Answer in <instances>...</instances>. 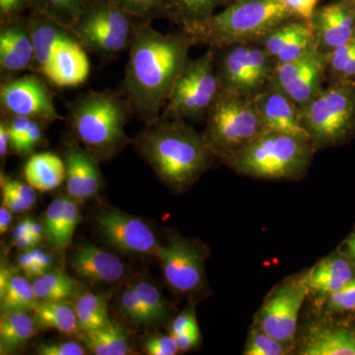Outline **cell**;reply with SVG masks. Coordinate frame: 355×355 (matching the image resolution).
I'll list each match as a JSON object with an SVG mask.
<instances>
[{"label": "cell", "mask_w": 355, "mask_h": 355, "mask_svg": "<svg viewBox=\"0 0 355 355\" xmlns=\"http://www.w3.org/2000/svg\"><path fill=\"white\" fill-rule=\"evenodd\" d=\"M197 42L188 33L164 34L142 22L128 48L123 94L133 114L147 123L160 119Z\"/></svg>", "instance_id": "obj_1"}, {"label": "cell", "mask_w": 355, "mask_h": 355, "mask_svg": "<svg viewBox=\"0 0 355 355\" xmlns=\"http://www.w3.org/2000/svg\"><path fill=\"white\" fill-rule=\"evenodd\" d=\"M135 146L154 172L173 188H186L209 169L214 155L202 133L182 120L147 123Z\"/></svg>", "instance_id": "obj_2"}, {"label": "cell", "mask_w": 355, "mask_h": 355, "mask_svg": "<svg viewBox=\"0 0 355 355\" xmlns=\"http://www.w3.org/2000/svg\"><path fill=\"white\" fill-rule=\"evenodd\" d=\"M74 135L96 158L107 159L130 142L125 125L133 114L123 92L89 90L67 106Z\"/></svg>", "instance_id": "obj_3"}, {"label": "cell", "mask_w": 355, "mask_h": 355, "mask_svg": "<svg viewBox=\"0 0 355 355\" xmlns=\"http://www.w3.org/2000/svg\"><path fill=\"white\" fill-rule=\"evenodd\" d=\"M296 19L280 0H231L223 10L183 31L197 44L221 48L257 41L277 26Z\"/></svg>", "instance_id": "obj_4"}, {"label": "cell", "mask_w": 355, "mask_h": 355, "mask_svg": "<svg viewBox=\"0 0 355 355\" xmlns=\"http://www.w3.org/2000/svg\"><path fill=\"white\" fill-rule=\"evenodd\" d=\"M315 150L310 140L266 130L223 162L258 179H297L309 167Z\"/></svg>", "instance_id": "obj_5"}, {"label": "cell", "mask_w": 355, "mask_h": 355, "mask_svg": "<svg viewBox=\"0 0 355 355\" xmlns=\"http://www.w3.org/2000/svg\"><path fill=\"white\" fill-rule=\"evenodd\" d=\"M205 123V144L214 157L222 161L268 130L254 98L222 90Z\"/></svg>", "instance_id": "obj_6"}, {"label": "cell", "mask_w": 355, "mask_h": 355, "mask_svg": "<svg viewBox=\"0 0 355 355\" xmlns=\"http://www.w3.org/2000/svg\"><path fill=\"white\" fill-rule=\"evenodd\" d=\"M141 23L113 0H87L70 29L87 53L107 62L128 50Z\"/></svg>", "instance_id": "obj_7"}, {"label": "cell", "mask_w": 355, "mask_h": 355, "mask_svg": "<svg viewBox=\"0 0 355 355\" xmlns=\"http://www.w3.org/2000/svg\"><path fill=\"white\" fill-rule=\"evenodd\" d=\"M299 119L315 149L345 141L355 130V83L329 84L299 108Z\"/></svg>", "instance_id": "obj_8"}, {"label": "cell", "mask_w": 355, "mask_h": 355, "mask_svg": "<svg viewBox=\"0 0 355 355\" xmlns=\"http://www.w3.org/2000/svg\"><path fill=\"white\" fill-rule=\"evenodd\" d=\"M221 89L214 67V49L190 64L179 77L161 114L164 120L205 121Z\"/></svg>", "instance_id": "obj_9"}, {"label": "cell", "mask_w": 355, "mask_h": 355, "mask_svg": "<svg viewBox=\"0 0 355 355\" xmlns=\"http://www.w3.org/2000/svg\"><path fill=\"white\" fill-rule=\"evenodd\" d=\"M214 67L222 91L254 98L265 90L277 64L251 42L214 49Z\"/></svg>", "instance_id": "obj_10"}, {"label": "cell", "mask_w": 355, "mask_h": 355, "mask_svg": "<svg viewBox=\"0 0 355 355\" xmlns=\"http://www.w3.org/2000/svg\"><path fill=\"white\" fill-rule=\"evenodd\" d=\"M0 108L2 114L26 116L44 123L64 120L55 108L48 84L35 72L1 83Z\"/></svg>", "instance_id": "obj_11"}, {"label": "cell", "mask_w": 355, "mask_h": 355, "mask_svg": "<svg viewBox=\"0 0 355 355\" xmlns=\"http://www.w3.org/2000/svg\"><path fill=\"white\" fill-rule=\"evenodd\" d=\"M308 294L300 279L280 284L257 313L256 324L272 338L291 347L295 340L299 312Z\"/></svg>", "instance_id": "obj_12"}, {"label": "cell", "mask_w": 355, "mask_h": 355, "mask_svg": "<svg viewBox=\"0 0 355 355\" xmlns=\"http://www.w3.org/2000/svg\"><path fill=\"white\" fill-rule=\"evenodd\" d=\"M326 55L317 50L293 62L277 64L266 88L287 96L300 108L323 90Z\"/></svg>", "instance_id": "obj_13"}, {"label": "cell", "mask_w": 355, "mask_h": 355, "mask_svg": "<svg viewBox=\"0 0 355 355\" xmlns=\"http://www.w3.org/2000/svg\"><path fill=\"white\" fill-rule=\"evenodd\" d=\"M156 256L172 288L182 293L200 289L205 280V256L193 243L175 238L159 246Z\"/></svg>", "instance_id": "obj_14"}, {"label": "cell", "mask_w": 355, "mask_h": 355, "mask_svg": "<svg viewBox=\"0 0 355 355\" xmlns=\"http://www.w3.org/2000/svg\"><path fill=\"white\" fill-rule=\"evenodd\" d=\"M34 60L29 14L0 22V76L1 83L31 69Z\"/></svg>", "instance_id": "obj_15"}, {"label": "cell", "mask_w": 355, "mask_h": 355, "mask_svg": "<svg viewBox=\"0 0 355 355\" xmlns=\"http://www.w3.org/2000/svg\"><path fill=\"white\" fill-rule=\"evenodd\" d=\"M97 222L106 241L120 251L156 254L159 245L155 234L141 219L111 210L97 217Z\"/></svg>", "instance_id": "obj_16"}, {"label": "cell", "mask_w": 355, "mask_h": 355, "mask_svg": "<svg viewBox=\"0 0 355 355\" xmlns=\"http://www.w3.org/2000/svg\"><path fill=\"white\" fill-rule=\"evenodd\" d=\"M315 46L327 53L355 37V7L347 0H334L317 7L310 19Z\"/></svg>", "instance_id": "obj_17"}, {"label": "cell", "mask_w": 355, "mask_h": 355, "mask_svg": "<svg viewBox=\"0 0 355 355\" xmlns=\"http://www.w3.org/2000/svg\"><path fill=\"white\" fill-rule=\"evenodd\" d=\"M253 43L261 46L277 65L293 62L316 50L312 27L307 20L288 21Z\"/></svg>", "instance_id": "obj_18"}, {"label": "cell", "mask_w": 355, "mask_h": 355, "mask_svg": "<svg viewBox=\"0 0 355 355\" xmlns=\"http://www.w3.org/2000/svg\"><path fill=\"white\" fill-rule=\"evenodd\" d=\"M98 160L87 149L73 142L67 144L64 161L69 197L74 200H85L98 193L102 184Z\"/></svg>", "instance_id": "obj_19"}, {"label": "cell", "mask_w": 355, "mask_h": 355, "mask_svg": "<svg viewBox=\"0 0 355 355\" xmlns=\"http://www.w3.org/2000/svg\"><path fill=\"white\" fill-rule=\"evenodd\" d=\"M29 16L34 44V60L30 70L46 76L58 51L77 39L70 28L60 25L44 14L31 11Z\"/></svg>", "instance_id": "obj_20"}, {"label": "cell", "mask_w": 355, "mask_h": 355, "mask_svg": "<svg viewBox=\"0 0 355 355\" xmlns=\"http://www.w3.org/2000/svg\"><path fill=\"white\" fill-rule=\"evenodd\" d=\"M254 100L266 130L310 140L301 125L299 107L284 93L265 88Z\"/></svg>", "instance_id": "obj_21"}, {"label": "cell", "mask_w": 355, "mask_h": 355, "mask_svg": "<svg viewBox=\"0 0 355 355\" xmlns=\"http://www.w3.org/2000/svg\"><path fill=\"white\" fill-rule=\"evenodd\" d=\"M354 277L352 263L340 254L324 258L316 263L300 279L309 293L320 300H327L334 292L345 286Z\"/></svg>", "instance_id": "obj_22"}, {"label": "cell", "mask_w": 355, "mask_h": 355, "mask_svg": "<svg viewBox=\"0 0 355 355\" xmlns=\"http://www.w3.org/2000/svg\"><path fill=\"white\" fill-rule=\"evenodd\" d=\"M71 266L79 277L105 284L118 282L125 273V266L119 257L93 245L79 248L72 257Z\"/></svg>", "instance_id": "obj_23"}, {"label": "cell", "mask_w": 355, "mask_h": 355, "mask_svg": "<svg viewBox=\"0 0 355 355\" xmlns=\"http://www.w3.org/2000/svg\"><path fill=\"white\" fill-rule=\"evenodd\" d=\"M89 74L87 51L78 41H74L58 51L44 77L58 87H76L85 83Z\"/></svg>", "instance_id": "obj_24"}, {"label": "cell", "mask_w": 355, "mask_h": 355, "mask_svg": "<svg viewBox=\"0 0 355 355\" xmlns=\"http://www.w3.org/2000/svg\"><path fill=\"white\" fill-rule=\"evenodd\" d=\"M299 354L355 355V330L314 324L306 334Z\"/></svg>", "instance_id": "obj_25"}, {"label": "cell", "mask_w": 355, "mask_h": 355, "mask_svg": "<svg viewBox=\"0 0 355 355\" xmlns=\"http://www.w3.org/2000/svg\"><path fill=\"white\" fill-rule=\"evenodd\" d=\"M24 177L35 190H55L65 179L64 161L53 153L34 154L26 162Z\"/></svg>", "instance_id": "obj_26"}, {"label": "cell", "mask_w": 355, "mask_h": 355, "mask_svg": "<svg viewBox=\"0 0 355 355\" xmlns=\"http://www.w3.org/2000/svg\"><path fill=\"white\" fill-rule=\"evenodd\" d=\"M0 301L3 311L34 310L39 303L33 284L12 270L2 266L0 272Z\"/></svg>", "instance_id": "obj_27"}, {"label": "cell", "mask_w": 355, "mask_h": 355, "mask_svg": "<svg viewBox=\"0 0 355 355\" xmlns=\"http://www.w3.org/2000/svg\"><path fill=\"white\" fill-rule=\"evenodd\" d=\"M167 20L186 30L209 19L231 0H162Z\"/></svg>", "instance_id": "obj_28"}, {"label": "cell", "mask_w": 355, "mask_h": 355, "mask_svg": "<svg viewBox=\"0 0 355 355\" xmlns=\"http://www.w3.org/2000/svg\"><path fill=\"white\" fill-rule=\"evenodd\" d=\"M39 326L72 335L80 331L76 304L67 300L40 301L33 310Z\"/></svg>", "instance_id": "obj_29"}, {"label": "cell", "mask_w": 355, "mask_h": 355, "mask_svg": "<svg viewBox=\"0 0 355 355\" xmlns=\"http://www.w3.org/2000/svg\"><path fill=\"white\" fill-rule=\"evenodd\" d=\"M27 311H3L0 319L2 354L20 349L37 331L36 320Z\"/></svg>", "instance_id": "obj_30"}, {"label": "cell", "mask_w": 355, "mask_h": 355, "mask_svg": "<svg viewBox=\"0 0 355 355\" xmlns=\"http://www.w3.org/2000/svg\"><path fill=\"white\" fill-rule=\"evenodd\" d=\"M83 340L93 354L125 355L130 352L127 334L116 324H109L98 330L84 331Z\"/></svg>", "instance_id": "obj_31"}, {"label": "cell", "mask_w": 355, "mask_h": 355, "mask_svg": "<svg viewBox=\"0 0 355 355\" xmlns=\"http://www.w3.org/2000/svg\"><path fill=\"white\" fill-rule=\"evenodd\" d=\"M76 309L83 333L98 330L112 323L109 319L107 294L91 292L81 294L77 298Z\"/></svg>", "instance_id": "obj_32"}, {"label": "cell", "mask_w": 355, "mask_h": 355, "mask_svg": "<svg viewBox=\"0 0 355 355\" xmlns=\"http://www.w3.org/2000/svg\"><path fill=\"white\" fill-rule=\"evenodd\" d=\"M326 81L355 83V37L327 53Z\"/></svg>", "instance_id": "obj_33"}, {"label": "cell", "mask_w": 355, "mask_h": 355, "mask_svg": "<svg viewBox=\"0 0 355 355\" xmlns=\"http://www.w3.org/2000/svg\"><path fill=\"white\" fill-rule=\"evenodd\" d=\"M40 301L67 300L77 291L76 282L62 270H50L33 282Z\"/></svg>", "instance_id": "obj_34"}, {"label": "cell", "mask_w": 355, "mask_h": 355, "mask_svg": "<svg viewBox=\"0 0 355 355\" xmlns=\"http://www.w3.org/2000/svg\"><path fill=\"white\" fill-rule=\"evenodd\" d=\"M87 0H34L32 11L44 14L64 27L71 28Z\"/></svg>", "instance_id": "obj_35"}, {"label": "cell", "mask_w": 355, "mask_h": 355, "mask_svg": "<svg viewBox=\"0 0 355 355\" xmlns=\"http://www.w3.org/2000/svg\"><path fill=\"white\" fill-rule=\"evenodd\" d=\"M291 347L266 334L260 327H252L248 338L245 355H284Z\"/></svg>", "instance_id": "obj_36"}, {"label": "cell", "mask_w": 355, "mask_h": 355, "mask_svg": "<svg viewBox=\"0 0 355 355\" xmlns=\"http://www.w3.org/2000/svg\"><path fill=\"white\" fill-rule=\"evenodd\" d=\"M113 1L121 10L142 22L168 19L162 0H113Z\"/></svg>", "instance_id": "obj_37"}, {"label": "cell", "mask_w": 355, "mask_h": 355, "mask_svg": "<svg viewBox=\"0 0 355 355\" xmlns=\"http://www.w3.org/2000/svg\"><path fill=\"white\" fill-rule=\"evenodd\" d=\"M133 287L146 309L148 324L161 321L166 315V303L160 291L146 280L137 282Z\"/></svg>", "instance_id": "obj_38"}, {"label": "cell", "mask_w": 355, "mask_h": 355, "mask_svg": "<svg viewBox=\"0 0 355 355\" xmlns=\"http://www.w3.org/2000/svg\"><path fill=\"white\" fill-rule=\"evenodd\" d=\"M17 263L26 277L37 279L49 272L53 257L41 249H28L18 256Z\"/></svg>", "instance_id": "obj_39"}, {"label": "cell", "mask_w": 355, "mask_h": 355, "mask_svg": "<svg viewBox=\"0 0 355 355\" xmlns=\"http://www.w3.org/2000/svg\"><path fill=\"white\" fill-rule=\"evenodd\" d=\"M80 221V214L73 198L65 197L64 217H62V228L57 245L58 250L64 249L71 242L74 231Z\"/></svg>", "instance_id": "obj_40"}, {"label": "cell", "mask_w": 355, "mask_h": 355, "mask_svg": "<svg viewBox=\"0 0 355 355\" xmlns=\"http://www.w3.org/2000/svg\"><path fill=\"white\" fill-rule=\"evenodd\" d=\"M64 200L65 197L53 200L44 214V233L53 247H57L58 237H60L62 217H64Z\"/></svg>", "instance_id": "obj_41"}, {"label": "cell", "mask_w": 355, "mask_h": 355, "mask_svg": "<svg viewBox=\"0 0 355 355\" xmlns=\"http://www.w3.org/2000/svg\"><path fill=\"white\" fill-rule=\"evenodd\" d=\"M355 309V277L345 286L334 292L326 300V313L345 312Z\"/></svg>", "instance_id": "obj_42"}, {"label": "cell", "mask_w": 355, "mask_h": 355, "mask_svg": "<svg viewBox=\"0 0 355 355\" xmlns=\"http://www.w3.org/2000/svg\"><path fill=\"white\" fill-rule=\"evenodd\" d=\"M44 125H46V123L43 121L30 119L25 132L23 133L19 142L13 148L14 153L18 154V155H28L39 144H41L44 139Z\"/></svg>", "instance_id": "obj_43"}, {"label": "cell", "mask_w": 355, "mask_h": 355, "mask_svg": "<svg viewBox=\"0 0 355 355\" xmlns=\"http://www.w3.org/2000/svg\"><path fill=\"white\" fill-rule=\"evenodd\" d=\"M121 307L123 312L135 323L148 324L146 309H144L135 287H130L123 292L121 297Z\"/></svg>", "instance_id": "obj_44"}, {"label": "cell", "mask_w": 355, "mask_h": 355, "mask_svg": "<svg viewBox=\"0 0 355 355\" xmlns=\"http://www.w3.org/2000/svg\"><path fill=\"white\" fill-rule=\"evenodd\" d=\"M0 184L6 187L23 203L26 210L31 209L36 202L37 190H35L27 182L23 183V182L11 179V178L7 177L6 175L1 174Z\"/></svg>", "instance_id": "obj_45"}, {"label": "cell", "mask_w": 355, "mask_h": 355, "mask_svg": "<svg viewBox=\"0 0 355 355\" xmlns=\"http://www.w3.org/2000/svg\"><path fill=\"white\" fill-rule=\"evenodd\" d=\"M34 0H0V22L31 12Z\"/></svg>", "instance_id": "obj_46"}, {"label": "cell", "mask_w": 355, "mask_h": 355, "mask_svg": "<svg viewBox=\"0 0 355 355\" xmlns=\"http://www.w3.org/2000/svg\"><path fill=\"white\" fill-rule=\"evenodd\" d=\"M39 354L42 355H83L85 349L76 342H62L55 343H41L39 345Z\"/></svg>", "instance_id": "obj_47"}, {"label": "cell", "mask_w": 355, "mask_h": 355, "mask_svg": "<svg viewBox=\"0 0 355 355\" xmlns=\"http://www.w3.org/2000/svg\"><path fill=\"white\" fill-rule=\"evenodd\" d=\"M144 349L149 355H174L179 352L172 335L149 338L144 343Z\"/></svg>", "instance_id": "obj_48"}, {"label": "cell", "mask_w": 355, "mask_h": 355, "mask_svg": "<svg viewBox=\"0 0 355 355\" xmlns=\"http://www.w3.org/2000/svg\"><path fill=\"white\" fill-rule=\"evenodd\" d=\"M296 19L310 21L319 0H280Z\"/></svg>", "instance_id": "obj_49"}, {"label": "cell", "mask_w": 355, "mask_h": 355, "mask_svg": "<svg viewBox=\"0 0 355 355\" xmlns=\"http://www.w3.org/2000/svg\"><path fill=\"white\" fill-rule=\"evenodd\" d=\"M172 336L176 340L179 352H187V350L193 349L200 340V331L191 334H178V335H172Z\"/></svg>", "instance_id": "obj_50"}, {"label": "cell", "mask_w": 355, "mask_h": 355, "mask_svg": "<svg viewBox=\"0 0 355 355\" xmlns=\"http://www.w3.org/2000/svg\"><path fill=\"white\" fill-rule=\"evenodd\" d=\"M9 149H11L10 132L6 119L2 118L0 121V157L2 160L8 155Z\"/></svg>", "instance_id": "obj_51"}, {"label": "cell", "mask_w": 355, "mask_h": 355, "mask_svg": "<svg viewBox=\"0 0 355 355\" xmlns=\"http://www.w3.org/2000/svg\"><path fill=\"white\" fill-rule=\"evenodd\" d=\"M1 191L2 202H3L4 207H6L12 212L25 211L26 209L23 203L6 187L1 186Z\"/></svg>", "instance_id": "obj_52"}, {"label": "cell", "mask_w": 355, "mask_h": 355, "mask_svg": "<svg viewBox=\"0 0 355 355\" xmlns=\"http://www.w3.org/2000/svg\"><path fill=\"white\" fill-rule=\"evenodd\" d=\"M196 320L195 315L193 313L184 312L179 315L176 319L173 321L171 326V335H177V334L182 333L187 328L190 326Z\"/></svg>", "instance_id": "obj_53"}, {"label": "cell", "mask_w": 355, "mask_h": 355, "mask_svg": "<svg viewBox=\"0 0 355 355\" xmlns=\"http://www.w3.org/2000/svg\"><path fill=\"white\" fill-rule=\"evenodd\" d=\"M41 239L38 237L30 234L18 236L13 239L14 245L20 249H31L38 245Z\"/></svg>", "instance_id": "obj_54"}, {"label": "cell", "mask_w": 355, "mask_h": 355, "mask_svg": "<svg viewBox=\"0 0 355 355\" xmlns=\"http://www.w3.org/2000/svg\"><path fill=\"white\" fill-rule=\"evenodd\" d=\"M10 210L7 209L6 207H0V233L4 234L8 230L11 222H12V214Z\"/></svg>", "instance_id": "obj_55"}, {"label": "cell", "mask_w": 355, "mask_h": 355, "mask_svg": "<svg viewBox=\"0 0 355 355\" xmlns=\"http://www.w3.org/2000/svg\"><path fill=\"white\" fill-rule=\"evenodd\" d=\"M347 249L349 256L355 261V234L347 241Z\"/></svg>", "instance_id": "obj_56"}, {"label": "cell", "mask_w": 355, "mask_h": 355, "mask_svg": "<svg viewBox=\"0 0 355 355\" xmlns=\"http://www.w3.org/2000/svg\"><path fill=\"white\" fill-rule=\"evenodd\" d=\"M352 6L355 7V0H347Z\"/></svg>", "instance_id": "obj_57"}]
</instances>
